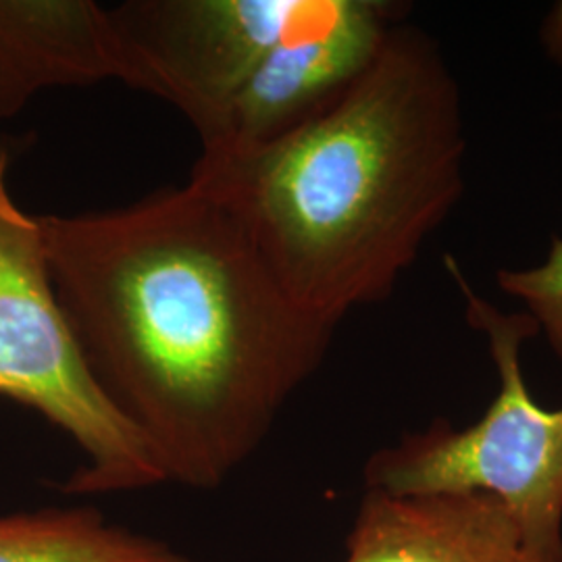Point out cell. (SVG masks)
<instances>
[{
	"mask_svg": "<svg viewBox=\"0 0 562 562\" xmlns=\"http://www.w3.org/2000/svg\"><path fill=\"white\" fill-rule=\"evenodd\" d=\"M496 281L506 296L521 302L525 313L562 361V238H554L543 262L529 269H501Z\"/></svg>",
	"mask_w": 562,
	"mask_h": 562,
	"instance_id": "obj_10",
	"label": "cell"
},
{
	"mask_svg": "<svg viewBox=\"0 0 562 562\" xmlns=\"http://www.w3.org/2000/svg\"><path fill=\"white\" fill-rule=\"evenodd\" d=\"M540 42L546 57L562 69V0L546 13L540 27Z\"/></svg>",
	"mask_w": 562,
	"mask_h": 562,
	"instance_id": "obj_11",
	"label": "cell"
},
{
	"mask_svg": "<svg viewBox=\"0 0 562 562\" xmlns=\"http://www.w3.org/2000/svg\"><path fill=\"white\" fill-rule=\"evenodd\" d=\"M15 144L0 136V396L36 411L83 454L67 494L102 496L167 483L140 431L104 394L55 292L41 217L9 188Z\"/></svg>",
	"mask_w": 562,
	"mask_h": 562,
	"instance_id": "obj_4",
	"label": "cell"
},
{
	"mask_svg": "<svg viewBox=\"0 0 562 562\" xmlns=\"http://www.w3.org/2000/svg\"><path fill=\"white\" fill-rule=\"evenodd\" d=\"M60 306L167 482L217 490L325 361L334 327L285 296L238 220L194 183L41 217Z\"/></svg>",
	"mask_w": 562,
	"mask_h": 562,
	"instance_id": "obj_1",
	"label": "cell"
},
{
	"mask_svg": "<svg viewBox=\"0 0 562 562\" xmlns=\"http://www.w3.org/2000/svg\"><path fill=\"white\" fill-rule=\"evenodd\" d=\"M459 80L402 20L340 101L250 155L209 157L190 183L238 220L285 296L338 327L392 296L464 194Z\"/></svg>",
	"mask_w": 562,
	"mask_h": 562,
	"instance_id": "obj_2",
	"label": "cell"
},
{
	"mask_svg": "<svg viewBox=\"0 0 562 562\" xmlns=\"http://www.w3.org/2000/svg\"><path fill=\"white\" fill-rule=\"evenodd\" d=\"M443 265L464 299L469 325L487 338L498 394L480 422L457 429L436 419L369 457L364 490L392 496L482 492L498 498L538 552L562 557V406L531 396L521 369L522 341L540 334L525 313H504L480 296L459 262Z\"/></svg>",
	"mask_w": 562,
	"mask_h": 562,
	"instance_id": "obj_3",
	"label": "cell"
},
{
	"mask_svg": "<svg viewBox=\"0 0 562 562\" xmlns=\"http://www.w3.org/2000/svg\"><path fill=\"white\" fill-rule=\"evenodd\" d=\"M344 543V562H562L538 552L513 513L482 492L364 490Z\"/></svg>",
	"mask_w": 562,
	"mask_h": 562,
	"instance_id": "obj_7",
	"label": "cell"
},
{
	"mask_svg": "<svg viewBox=\"0 0 562 562\" xmlns=\"http://www.w3.org/2000/svg\"><path fill=\"white\" fill-rule=\"evenodd\" d=\"M306 0H134L111 9L140 90L206 140Z\"/></svg>",
	"mask_w": 562,
	"mask_h": 562,
	"instance_id": "obj_5",
	"label": "cell"
},
{
	"mask_svg": "<svg viewBox=\"0 0 562 562\" xmlns=\"http://www.w3.org/2000/svg\"><path fill=\"white\" fill-rule=\"evenodd\" d=\"M0 562H204L111 522L92 506L0 517Z\"/></svg>",
	"mask_w": 562,
	"mask_h": 562,
	"instance_id": "obj_9",
	"label": "cell"
},
{
	"mask_svg": "<svg viewBox=\"0 0 562 562\" xmlns=\"http://www.w3.org/2000/svg\"><path fill=\"white\" fill-rule=\"evenodd\" d=\"M106 80L140 90L111 9L94 0H0V120L42 90Z\"/></svg>",
	"mask_w": 562,
	"mask_h": 562,
	"instance_id": "obj_8",
	"label": "cell"
},
{
	"mask_svg": "<svg viewBox=\"0 0 562 562\" xmlns=\"http://www.w3.org/2000/svg\"><path fill=\"white\" fill-rule=\"evenodd\" d=\"M404 15L387 0H306L201 142V155H250L322 115L367 74Z\"/></svg>",
	"mask_w": 562,
	"mask_h": 562,
	"instance_id": "obj_6",
	"label": "cell"
}]
</instances>
